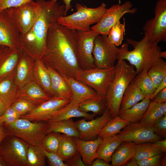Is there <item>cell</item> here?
<instances>
[{"label": "cell", "instance_id": "obj_1", "mask_svg": "<svg viewBox=\"0 0 166 166\" xmlns=\"http://www.w3.org/2000/svg\"><path fill=\"white\" fill-rule=\"evenodd\" d=\"M41 59L47 67L62 76L75 78L81 69L78 59L75 30L57 23H52L47 32L45 49Z\"/></svg>", "mask_w": 166, "mask_h": 166}, {"label": "cell", "instance_id": "obj_2", "mask_svg": "<svg viewBox=\"0 0 166 166\" xmlns=\"http://www.w3.org/2000/svg\"><path fill=\"white\" fill-rule=\"evenodd\" d=\"M38 0L42 7L41 13L30 30L21 36L20 40V48L34 59H41L45 50L49 27L65 14L64 5L51 0Z\"/></svg>", "mask_w": 166, "mask_h": 166}, {"label": "cell", "instance_id": "obj_3", "mask_svg": "<svg viewBox=\"0 0 166 166\" xmlns=\"http://www.w3.org/2000/svg\"><path fill=\"white\" fill-rule=\"evenodd\" d=\"M118 52V60H127L136 68V74L148 71L150 67L162 58L160 57L161 48L158 43L144 35L139 41L126 39Z\"/></svg>", "mask_w": 166, "mask_h": 166}, {"label": "cell", "instance_id": "obj_4", "mask_svg": "<svg viewBox=\"0 0 166 166\" xmlns=\"http://www.w3.org/2000/svg\"><path fill=\"white\" fill-rule=\"evenodd\" d=\"M115 66L114 77L106 96L108 108L113 118L118 115L124 93L136 75L134 66L128 64L125 60H118Z\"/></svg>", "mask_w": 166, "mask_h": 166}, {"label": "cell", "instance_id": "obj_5", "mask_svg": "<svg viewBox=\"0 0 166 166\" xmlns=\"http://www.w3.org/2000/svg\"><path fill=\"white\" fill-rule=\"evenodd\" d=\"M2 124L8 135L18 138L29 145L42 147V141L48 133L49 127L46 121L35 122L21 118L11 123Z\"/></svg>", "mask_w": 166, "mask_h": 166}, {"label": "cell", "instance_id": "obj_6", "mask_svg": "<svg viewBox=\"0 0 166 166\" xmlns=\"http://www.w3.org/2000/svg\"><path fill=\"white\" fill-rule=\"evenodd\" d=\"M75 7V12L60 17L57 23L72 30L88 31L91 30V25L101 20L107 9L104 2L95 8L87 7L79 3L76 4Z\"/></svg>", "mask_w": 166, "mask_h": 166}, {"label": "cell", "instance_id": "obj_7", "mask_svg": "<svg viewBox=\"0 0 166 166\" xmlns=\"http://www.w3.org/2000/svg\"><path fill=\"white\" fill-rule=\"evenodd\" d=\"M115 71V65L107 69L95 67L86 69H81L77 73L75 79L93 89L97 95L106 97Z\"/></svg>", "mask_w": 166, "mask_h": 166}, {"label": "cell", "instance_id": "obj_8", "mask_svg": "<svg viewBox=\"0 0 166 166\" xmlns=\"http://www.w3.org/2000/svg\"><path fill=\"white\" fill-rule=\"evenodd\" d=\"M29 145L14 136L8 135L0 146V152L8 166H27Z\"/></svg>", "mask_w": 166, "mask_h": 166}, {"label": "cell", "instance_id": "obj_9", "mask_svg": "<svg viewBox=\"0 0 166 166\" xmlns=\"http://www.w3.org/2000/svg\"><path fill=\"white\" fill-rule=\"evenodd\" d=\"M119 48L108 39V35L99 34L95 38L92 51L96 67L107 69L115 66Z\"/></svg>", "mask_w": 166, "mask_h": 166}, {"label": "cell", "instance_id": "obj_10", "mask_svg": "<svg viewBox=\"0 0 166 166\" xmlns=\"http://www.w3.org/2000/svg\"><path fill=\"white\" fill-rule=\"evenodd\" d=\"M21 34L18 23L11 8L0 12V45L20 48Z\"/></svg>", "mask_w": 166, "mask_h": 166}, {"label": "cell", "instance_id": "obj_11", "mask_svg": "<svg viewBox=\"0 0 166 166\" xmlns=\"http://www.w3.org/2000/svg\"><path fill=\"white\" fill-rule=\"evenodd\" d=\"M99 34L91 29L86 31L75 30L77 54L81 69H86L96 67L92 51L94 41Z\"/></svg>", "mask_w": 166, "mask_h": 166}, {"label": "cell", "instance_id": "obj_12", "mask_svg": "<svg viewBox=\"0 0 166 166\" xmlns=\"http://www.w3.org/2000/svg\"><path fill=\"white\" fill-rule=\"evenodd\" d=\"M155 17L147 21L143 28L144 35L157 43L166 42V0H158Z\"/></svg>", "mask_w": 166, "mask_h": 166}, {"label": "cell", "instance_id": "obj_13", "mask_svg": "<svg viewBox=\"0 0 166 166\" xmlns=\"http://www.w3.org/2000/svg\"><path fill=\"white\" fill-rule=\"evenodd\" d=\"M120 4L113 5L107 9L101 20L91 27V29L100 34L108 35L112 27L124 14L129 13L133 14L137 11L136 8H132L133 5L129 1Z\"/></svg>", "mask_w": 166, "mask_h": 166}, {"label": "cell", "instance_id": "obj_14", "mask_svg": "<svg viewBox=\"0 0 166 166\" xmlns=\"http://www.w3.org/2000/svg\"><path fill=\"white\" fill-rule=\"evenodd\" d=\"M11 8L18 23L21 36L25 35L31 28L42 10L38 0L36 2L32 0L18 6Z\"/></svg>", "mask_w": 166, "mask_h": 166}, {"label": "cell", "instance_id": "obj_15", "mask_svg": "<svg viewBox=\"0 0 166 166\" xmlns=\"http://www.w3.org/2000/svg\"><path fill=\"white\" fill-rule=\"evenodd\" d=\"M117 135L122 141H131L136 144L153 142L163 139L154 133L153 126L140 122L129 123Z\"/></svg>", "mask_w": 166, "mask_h": 166}, {"label": "cell", "instance_id": "obj_16", "mask_svg": "<svg viewBox=\"0 0 166 166\" xmlns=\"http://www.w3.org/2000/svg\"><path fill=\"white\" fill-rule=\"evenodd\" d=\"M69 99L54 97L37 106L28 113L20 117L31 121H47L52 115L68 104Z\"/></svg>", "mask_w": 166, "mask_h": 166}, {"label": "cell", "instance_id": "obj_17", "mask_svg": "<svg viewBox=\"0 0 166 166\" xmlns=\"http://www.w3.org/2000/svg\"><path fill=\"white\" fill-rule=\"evenodd\" d=\"M113 117L108 108L101 116L96 119L87 121L82 119L75 122L79 132L78 138L85 140L95 139L101 130Z\"/></svg>", "mask_w": 166, "mask_h": 166}, {"label": "cell", "instance_id": "obj_18", "mask_svg": "<svg viewBox=\"0 0 166 166\" xmlns=\"http://www.w3.org/2000/svg\"><path fill=\"white\" fill-rule=\"evenodd\" d=\"M79 103L72 100L65 106L53 113L47 121L49 123L59 121L73 117H82L86 120L93 119L97 115L80 110Z\"/></svg>", "mask_w": 166, "mask_h": 166}, {"label": "cell", "instance_id": "obj_19", "mask_svg": "<svg viewBox=\"0 0 166 166\" xmlns=\"http://www.w3.org/2000/svg\"><path fill=\"white\" fill-rule=\"evenodd\" d=\"M78 152L85 166H91L94 160L97 158L96 152L102 139L98 136L95 139L85 140L78 137H73Z\"/></svg>", "mask_w": 166, "mask_h": 166}, {"label": "cell", "instance_id": "obj_20", "mask_svg": "<svg viewBox=\"0 0 166 166\" xmlns=\"http://www.w3.org/2000/svg\"><path fill=\"white\" fill-rule=\"evenodd\" d=\"M21 48L5 46L0 56V81L7 77L19 60L23 53Z\"/></svg>", "mask_w": 166, "mask_h": 166}, {"label": "cell", "instance_id": "obj_21", "mask_svg": "<svg viewBox=\"0 0 166 166\" xmlns=\"http://www.w3.org/2000/svg\"><path fill=\"white\" fill-rule=\"evenodd\" d=\"M136 153V143L131 141H122L112 156V166H121L126 164L134 158Z\"/></svg>", "mask_w": 166, "mask_h": 166}, {"label": "cell", "instance_id": "obj_22", "mask_svg": "<svg viewBox=\"0 0 166 166\" xmlns=\"http://www.w3.org/2000/svg\"><path fill=\"white\" fill-rule=\"evenodd\" d=\"M47 67L50 76L51 87L54 97L72 100L73 97L72 91L67 81L56 70L52 68Z\"/></svg>", "mask_w": 166, "mask_h": 166}, {"label": "cell", "instance_id": "obj_23", "mask_svg": "<svg viewBox=\"0 0 166 166\" xmlns=\"http://www.w3.org/2000/svg\"><path fill=\"white\" fill-rule=\"evenodd\" d=\"M69 85L71 89L72 100L79 103L92 98L97 95L93 89L75 78L63 76Z\"/></svg>", "mask_w": 166, "mask_h": 166}, {"label": "cell", "instance_id": "obj_24", "mask_svg": "<svg viewBox=\"0 0 166 166\" xmlns=\"http://www.w3.org/2000/svg\"><path fill=\"white\" fill-rule=\"evenodd\" d=\"M140 89L132 81L126 89L122 98L118 115L144 98Z\"/></svg>", "mask_w": 166, "mask_h": 166}, {"label": "cell", "instance_id": "obj_25", "mask_svg": "<svg viewBox=\"0 0 166 166\" xmlns=\"http://www.w3.org/2000/svg\"><path fill=\"white\" fill-rule=\"evenodd\" d=\"M17 99H23L32 103L37 106L50 99V97L37 84L31 83L16 95Z\"/></svg>", "mask_w": 166, "mask_h": 166}, {"label": "cell", "instance_id": "obj_26", "mask_svg": "<svg viewBox=\"0 0 166 166\" xmlns=\"http://www.w3.org/2000/svg\"><path fill=\"white\" fill-rule=\"evenodd\" d=\"M122 142L117 135L102 138L96 152V157L99 158L109 163L112 154Z\"/></svg>", "mask_w": 166, "mask_h": 166}, {"label": "cell", "instance_id": "obj_27", "mask_svg": "<svg viewBox=\"0 0 166 166\" xmlns=\"http://www.w3.org/2000/svg\"><path fill=\"white\" fill-rule=\"evenodd\" d=\"M166 115V102L158 103L151 101L139 122L152 126L163 116Z\"/></svg>", "mask_w": 166, "mask_h": 166}, {"label": "cell", "instance_id": "obj_28", "mask_svg": "<svg viewBox=\"0 0 166 166\" xmlns=\"http://www.w3.org/2000/svg\"><path fill=\"white\" fill-rule=\"evenodd\" d=\"M79 108L82 112H91L96 115H101L108 108L107 99L106 97L97 94L95 96L79 103Z\"/></svg>", "mask_w": 166, "mask_h": 166}, {"label": "cell", "instance_id": "obj_29", "mask_svg": "<svg viewBox=\"0 0 166 166\" xmlns=\"http://www.w3.org/2000/svg\"><path fill=\"white\" fill-rule=\"evenodd\" d=\"M35 74L39 82L44 91L51 97H54L52 90L50 76L47 68L41 59H34Z\"/></svg>", "mask_w": 166, "mask_h": 166}, {"label": "cell", "instance_id": "obj_30", "mask_svg": "<svg viewBox=\"0 0 166 166\" xmlns=\"http://www.w3.org/2000/svg\"><path fill=\"white\" fill-rule=\"evenodd\" d=\"M151 101L149 97H145L121 114L119 115L129 123L139 122Z\"/></svg>", "mask_w": 166, "mask_h": 166}, {"label": "cell", "instance_id": "obj_31", "mask_svg": "<svg viewBox=\"0 0 166 166\" xmlns=\"http://www.w3.org/2000/svg\"><path fill=\"white\" fill-rule=\"evenodd\" d=\"M49 123L48 133L54 132L73 137H79V131L73 118Z\"/></svg>", "mask_w": 166, "mask_h": 166}, {"label": "cell", "instance_id": "obj_32", "mask_svg": "<svg viewBox=\"0 0 166 166\" xmlns=\"http://www.w3.org/2000/svg\"><path fill=\"white\" fill-rule=\"evenodd\" d=\"M78 152L73 137L62 135L57 153L65 162Z\"/></svg>", "mask_w": 166, "mask_h": 166}, {"label": "cell", "instance_id": "obj_33", "mask_svg": "<svg viewBox=\"0 0 166 166\" xmlns=\"http://www.w3.org/2000/svg\"><path fill=\"white\" fill-rule=\"evenodd\" d=\"M129 123L118 115L109 121L97 135L101 138L113 136L119 133Z\"/></svg>", "mask_w": 166, "mask_h": 166}, {"label": "cell", "instance_id": "obj_34", "mask_svg": "<svg viewBox=\"0 0 166 166\" xmlns=\"http://www.w3.org/2000/svg\"><path fill=\"white\" fill-rule=\"evenodd\" d=\"M133 81L140 88L144 97L150 98L156 87L147 71L141 72L136 75Z\"/></svg>", "mask_w": 166, "mask_h": 166}, {"label": "cell", "instance_id": "obj_35", "mask_svg": "<svg viewBox=\"0 0 166 166\" xmlns=\"http://www.w3.org/2000/svg\"><path fill=\"white\" fill-rule=\"evenodd\" d=\"M16 94L13 91L11 79L6 77L0 81V98L8 108L16 100Z\"/></svg>", "mask_w": 166, "mask_h": 166}, {"label": "cell", "instance_id": "obj_36", "mask_svg": "<svg viewBox=\"0 0 166 166\" xmlns=\"http://www.w3.org/2000/svg\"><path fill=\"white\" fill-rule=\"evenodd\" d=\"M27 159V166H45L46 165V157L42 147L29 145Z\"/></svg>", "mask_w": 166, "mask_h": 166}, {"label": "cell", "instance_id": "obj_37", "mask_svg": "<svg viewBox=\"0 0 166 166\" xmlns=\"http://www.w3.org/2000/svg\"><path fill=\"white\" fill-rule=\"evenodd\" d=\"M136 144V153L134 158L136 160L163 154L164 152L154 146L152 142H143Z\"/></svg>", "mask_w": 166, "mask_h": 166}, {"label": "cell", "instance_id": "obj_38", "mask_svg": "<svg viewBox=\"0 0 166 166\" xmlns=\"http://www.w3.org/2000/svg\"><path fill=\"white\" fill-rule=\"evenodd\" d=\"M147 73L156 88L166 77V61L162 58L151 66Z\"/></svg>", "mask_w": 166, "mask_h": 166}, {"label": "cell", "instance_id": "obj_39", "mask_svg": "<svg viewBox=\"0 0 166 166\" xmlns=\"http://www.w3.org/2000/svg\"><path fill=\"white\" fill-rule=\"evenodd\" d=\"M62 134L51 132L47 133L42 142L43 149L48 152L57 153Z\"/></svg>", "mask_w": 166, "mask_h": 166}, {"label": "cell", "instance_id": "obj_40", "mask_svg": "<svg viewBox=\"0 0 166 166\" xmlns=\"http://www.w3.org/2000/svg\"><path fill=\"white\" fill-rule=\"evenodd\" d=\"M124 23L122 24L120 20L116 22L112 27L108 35L109 40L117 46L120 45L123 40L125 32V22L124 19Z\"/></svg>", "mask_w": 166, "mask_h": 166}, {"label": "cell", "instance_id": "obj_41", "mask_svg": "<svg viewBox=\"0 0 166 166\" xmlns=\"http://www.w3.org/2000/svg\"><path fill=\"white\" fill-rule=\"evenodd\" d=\"M33 59L28 54L23 52L19 59L17 72V79L20 84L26 80L28 74L29 63Z\"/></svg>", "mask_w": 166, "mask_h": 166}, {"label": "cell", "instance_id": "obj_42", "mask_svg": "<svg viewBox=\"0 0 166 166\" xmlns=\"http://www.w3.org/2000/svg\"><path fill=\"white\" fill-rule=\"evenodd\" d=\"M20 116L30 113L37 106L32 103L23 99H17L11 105Z\"/></svg>", "mask_w": 166, "mask_h": 166}, {"label": "cell", "instance_id": "obj_43", "mask_svg": "<svg viewBox=\"0 0 166 166\" xmlns=\"http://www.w3.org/2000/svg\"><path fill=\"white\" fill-rule=\"evenodd\" d=\"M154 133L163 139L166 138V115L157 120L152 125Z\"/></svg>", "mask_w": 166, "mask_h": 166}, {"label": "cell", "instance_id": "obj_44", "mask_svg": "<svg viewBox=\"0 0 166 166\" xmlns=\"http://www.w3.org/2000/svg\"><path fill=\"white\" fill-rule=\"evenodd\" d=\"M163 154L155 155L148 158L136 160L139 166H162V160Z\"/></svg>", "mask_w": 166, "mask_h": 166}, {"label": "cell", "instance_id": "obj_45", "mask_svg": "<svg viewBox=\"0 0 166 166\" xmlns=\"http://www.w3.org/2000/svg\"><path fill=\"white\" fill-rule=\"evenodd\" d=\"M44 152L49 166H68L57 153L49 152L44 150Z\"/></svg>", "mask_w": 166, "mask_h": 166}, {"label": "cell", "instance_id": "obj_46", "mask_svg": "<svg viewBox=\"0 0 166 166\" xmlns=\"http://www.w3.org/2000/svg\"><path fill=\"white\" fill-rule=\"evenodd\" d=\"M34 0H0V12L5 9L18 6Z\"/></svg>", "mask_w": 166, "mask_h": 166}, {"label": "cell", "instance_id": "obj_47", "mask_svg": "<svg viewBox=\"0 0 166 166\" xmlns=\"http://www.w3.org/2000/svg\"><path fill=\"white\" fill-rule=\"evenodd\" d=\"M65 163L68 166H85L81 155L78 152L76 154L71 157Z\"/></svg>", "mask_w": 166, "mask_h": 166}, {"label": "cell", "instance_id": "obj_48", "mask_svg": "<svg viewBox=\"0 0 166 166\" xmlns=\"http://www.w3.org/2000/svg\"><path fill=\"white\" fill-rule=\"evenodd\" d=\"M158 103H164L166 102V88L159 92L151 100Z\"/></svg>", "mask_w": 166, "mask_h": 166}, {"label": "cell", "instance_id": "obj_49", "mask_svg": "<svg viewBox=\"0 0 166 166\" xmlns=\"http://www.w3.org/2000/svg\"><path fill=\"white\" fill-rule=\"evenodd\" d=\"M166 88V77H165L156 88L154 92L150 97L151 100H152L154 97L160 91Z\"/></svg>", "mask_w": 166, "mask_h": 166}, {"label": "cell", "instance_id": "obj_50", "mask_svg": "<svg viewBox=\"0 0 166 166\" xmlns=\"http://www.w3.org/2000/svg\"><path fill=\"white\" fill-rule=\"evenodd\" d=\"M152 144L160 149L164 153L166 151V139H162L152 142Z\"/></svg>", "mask_w": 166, "mask_h": 166}, {"label": "cell", "instance_id": "obj_51", "mask_svg": "<svg viewBox=\"0 0 166 166\" xmlns=\"http://www.w3.org/2000/svg\"><path fill=\"white\" fill-rule=\"evenodd\" d=\"M112 165L106 162L104 160L99 158L95 159L92 163L91 166H111Z\"/></svg>", "mask_w": 166, "mask_h": 166}, {"label": "cell", "instance_id": "obj_52", "mask_svg": "<svg viewBox=\"0 0 166 166\" xmlns=\"http://www.w3.org/2000/svg\"><path fill=\"white\" fill-rule=\"evenodd\" d=\"M53 2H55L57 1V0H51ZM64 3L65 6V10L64 16H66L68 11L72 7L71 5V2L72 0H61ZM119 3H121V0H118Z\"/></svg>", "mask_w": 166, "mask_h": 166}, {"label": "cell", "instance_id": "obj_53", "mask_svg": "<svg viewBox=\"0 0 166 166\" xmlns=\"http://www.w3.org/2000/svg\"><path fill=\"white\" fill-rule=\"evenodd\" d=\"M8 135L7 132L3 124L0 126V146L3 140Z\"/></svg>", "mask_w": 166, "mask_h": 166}, {"label": "cell", "instance_id": "obj_54", "mask_svg": "<svg viewBox=\"0 0 166 166\" xmlns=\"http://www.w3.org/2000/svg\"><path fill=\"white\" fill-rule=\"evenodd\" d=\"M7 109L5 103L0 98V116L4 113Z\"/></svg>", "mask_w": 166, "mask_h": 166}, {"label": "cell", "instance_id": "obj_55", "mask_svg": "<svg viewBox=\"0 0 166 166\" xmlns=\"http://www.w3.org/2000/svg\"><path fill=\"white\" fill-rule=\"evenodd\" d=\"M127 166H138L136 161L134 158L130 160L126 164Z\"/></svg>", "mask_w": 166, "mask_h": 166}, {"label": "cell", "instance_id": "obj_56", "mask_svg": "<svg viewBox=\"0 0 166 166\" xmlns=\"http://www.w3.org/2000/svg\"><path fill=\"white\" fill-rule=\"evenodd\" d=\"M0 166H8L3 157L0 152Z\"/></svg>", "mask_w": 166, "mask_h": 166}, {"label": "cell", "instance_id": "obj_57", "mask_svg": "<svg viewBox=\"0 0 166 166\" xmlns=\"http://www.w3.org/2000/svg\"><path fill=\"white\" fill-rule=\"evenodd\" d=\"M166 154L165 153L163 156L162 160V166H166Z\"/></svg>", "mask_w": 166, "mask_h": 166}, {"label": "cell", "instance_id": "obj_58", "mask_svg": "<svg viewBox=\"0 0 166 166\" xmlns=\"http://www.w3.org/2000/svg\"><path fill=\"white\" fill-rule=\"evenodd\" d=\"M160 56L162 58H166V52L161 51L160 53Z\"/></svg>", "mask_w": 166, "mask_h": 166}, {"label": "cell", "instance_id": "obj_59", "mask_svg": "<svg viewBox=\"0 0 166 166\" xmlns=\"http://www.w3.org/2000/svg\"><path fill=\"white\" fill-rule=\"evenodd\" d=\"M5 47L4 45H0V56Z\"/></svg>", "mask_w": 166, "mask_h": 166}, {"label": "cell", "instance_id": "obj_60", "mask_svg": "<svg viewBox=\"0 0 166 166\" xmlns=\"http://www.w3.org/2000/svg\"><path fill=\"white\" fill-rule=\"evenodd\" d=\"M2 124H3L1 122V120H0V126Z\"/></svg>", "mask_w": 166, "mask_h": 166}]
</instances>
